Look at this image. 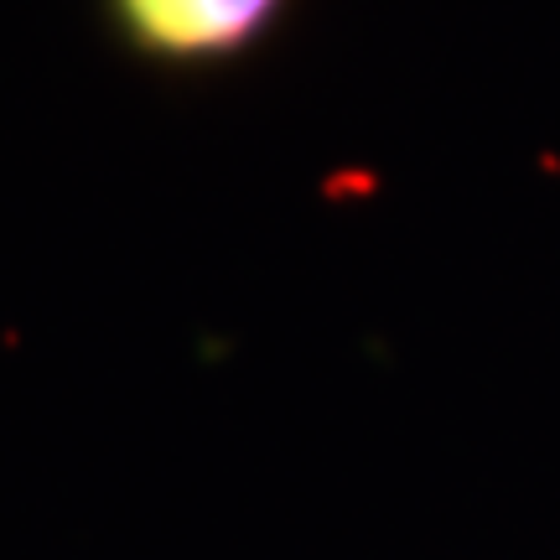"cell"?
Here are the masks:
<instances>
[{"label":"cell","instance_id":"6da1fadb","mask_svg":"<svg viewBox=\"0 0 560 560\" xmlns=\"http://www.w3.org/2000/svg\"><path fill=\"white\" fill-rule=\"evenodd\" d=\"M291 0H104L115 37L156 68H223L276 37Z\"/></svg>","mask_w":560,"mask_h":560}]
</instances>
